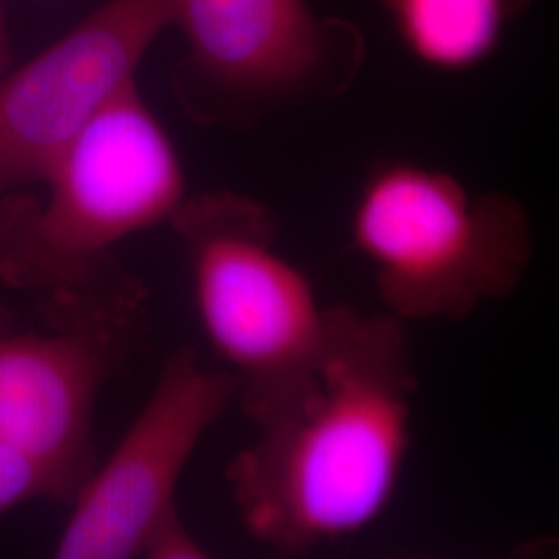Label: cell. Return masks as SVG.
Returning a JSON list of instances; mask_svg holds the SVG:
<instances>
[{
  "instance_id": "obj_1",
  "label": "cell",
  "mask_w": 559,
  "mask_h": 559,
  "mask_svg": "<svg viewBox=\"0 0 559 559\" xmlns=\"http://www.w3.org/2000/svg\"><path fill=\"white\" fill-rule=\"evenodd\" d=\"M415 388L404 321L332 307L316 365L228 464L247 533L302 554L380 519L411 450Z\"/></svg>"
},
{
  "instance_id": "obj_2",
  "label": "cell",
  "mask_w": 559,
  "mask_h": 559,
  "mask_svg": "<svg viewBox=\"0 0 559 559\" xmlns=\"http://www.w3.org/2000/svg\"><path fill=\"white\" fill-rule=\"evenodd\" d=\"M41 182L44 200L0 207V278L71 299L119 242L170 224L189 198L177 145L138 81L81 127Z\"/></svg>"
},
{
  "instance_id": "obj_3",
  "label": "cell",
  "mask_w": 559,
  "mask_h": 559,
  "mask_svg": "<svg viewBox=\"0 0 559 559\" xmlns=\"http://www.w3.org/2000/svg\"><path fill=\"white\" fill-rule=\"evenodd\" d=\"M350 240L400 321H462L516 290L533 255L526 210L503 193H471L415 162L376 166L350 214Z\"/></svg>"
},
{
  "instance_id": "obj_4",
  "label": "cell",
  "mask_w": 559,
  "mask_h": 559,
  "mask_svg": "<svg viewBox=\"0 0 559 559\" xmlns=\"http://www.w3.org/2000/svg\"><path fill=\"white\" fill-rule=\"evenodd\" d=\"M179 235L201 328L239 380L242 411L260 420L316 365L332 307L278 249V226L260 201L233 191L187 198Z\"/></svg>"
},
{
  "instance_id": "obj_5",
  "label": "cell",
  "mask_w": 559,
  "mask_h": 559,
  "mask_svg": "<svg viewBox=\"0 0 559 559\" xmlns=\"http://www.w3.org/2000/svg\"><path fill=\"white\" fill-rule=\"evenodd\" d=\"M173 25L187 41L177 94L205 124L340 92L365 55L353 23L323 20L307 0H177Z\"/></svg>"
},
{
  "instance_id": "obj_6",
  "label": "cell",
  "mask_w": 559,
  "mask_h": 559,
  "mask_svg": "<svg viewBox=\"0 0 559 559\" xmlns=\"http://www.w3.org/2000/svg\"><path fill=\"white\" fill-rule=\"evenodd\" d=\"M237 394L233 371L203 369L193 350L170 355L138 419L71 498L55 558L143 556L154 533L179 512L180 475Z\"/></svg>"
},
{
  "instance_id": "obj_7",
  "label": "cell",
  "mask_w": 559,
  "mask_h": 559,
  "mask_svg": "<svg viewBox=\"0 0 559 559\" xmlns=\"http://www.w3.org/2000/svg\"><path fill=\"white\" fill-rule=\"evenodd\" d=\"M177 0H106L71 32L0 75V195L41 182L81 127L138 81L175 23Z\"/></svg>"
},
{
  "instance_id": "obj_8",
  "label": "cell",
  "mask_w": 559,
  "mask_h": 559,
  "mask_svg": "<svg viewBox=\"0 0 559 559\" xmlns=\"http://www.w3.org/2000/svg\"><path fill=\"white\" fill-rule=\"evenodd\" d=\"M117 355L108 311L55 334L0 330V440L48 468L69 500L94 471L92 427Z\"/></svg>"
},
{
  "instance_id": "obj_9",
  "label": "cell",
  "mask_w": 559,
  "mask_h": 559,
  "mask_svg": "<svg viewBox=\"0 0 559 559\" xmlns=\"http://www.w3.org/2000/svg\"><path fill=\"white\" fill-rule=\"evenodd\" d=\"M404 50L427 69L464 73L491 59L533 0H380Z\"/></svg>"
},
{
  "instance_id": "obj_10",
  "label": "cell",
  "mask_w": 559,
  "mask_h": 559,
  "mask_svg": "<svg viewBox=\"0 0 559 559\" xmlns=\"http://www.w3.org/2000/svg\"><path fill=\"white\" fill-rule=\"evenodd\" d=\"M34 500H69V496L40 462L0 440V516Z\"/></svg>"
},
{
  "instance_id": "obj_11",
  "label": "cell",
  "mask_w": 559,
  "mask_h": 559,
  "mask_svg": "<svg viewBox=\"0 0 559 559\" xmlns=\"http://www.w3.org/2000/svg\"><path fill=\"white\" fill-rule=\"evenodd\" d=\"M143 558H205V549L191 535V531L185 526V522L177 512L154 533V537L150 539L145 551H143Z\"/></svg>"
},
{
  "instance_id": "obj_12",
  "label": "cell",
  "mask_w": 559,
  "mask_h": 559,
  "mask_svg": "<svg viewBox=\"0 0 559 559\" xmlns=\"http://www.w3.org/2000/svg\"><path fill=\"white\" fill-rule=\"evenodd\" d=\"M11 67H13V44H11V34H9L7 13L0 4V75Z\"/></svg>"
},
{
  "instance_id": "obj_13",
  "label": "cell",
  "mask_w": 559,
  "mask_h": 559,
  "mask_svg": "<svg viewBox=\"0 0 559 559\" xmlns=\"http://www.w3.org/2000/svg\"><path fill=\"white\" fill-rule=\"evenodd\" d=\"M9 328V311L4 307H0V330Z\"/></svg>"
}]
</instances>
